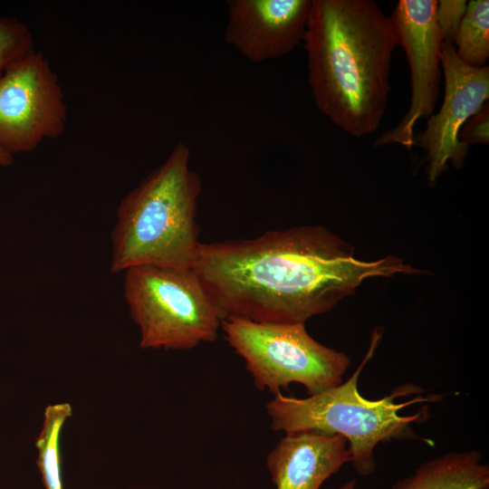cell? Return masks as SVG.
Listing matches in <instances>:
<instances>
[{
  "label": "cell",
  "mask_w": 489,
  "mask_h": 489,
  "mask_svg": "<svg viewBox=\"0 0 489 489\" xmlns=\"http://www.w3.org/2000/svg\"><path fill=\"white\" fill-rule=\"evenodd\" d=\"M192 268L222 321L260 323H305L368 278L421 273L397 256L358 259L350 244L318 225L200 243Z\"/></svg>",
  "instance_id": "cell-1"
},
{
  "label": "cell",
  "mask_w": 489,
  "mask_h": 489,
  "mask_svg": "<svg viewBox=\"0 0 489 489\" xmlns=\"http://www.w3.org/2000/svg\"><path fill=\"white\" fill-rule=\"evenodd\" d=\"M318 110L355 138L373 133L386 112L394 24L372 0H312L303 36Z\"/></svg>",
  "instance_id": "cell-2"
},
{
  "label": "cell",
  "mask_w": 489,
  "mask_h": 489,
  "mask_svg": "<svg viewBox=\"0 0 489 489\" xmlns=\"http://www.w3.org/2000/svg\"><path fill=\"white\" fill-rule=\"evenodd\" d=\"M190 149L178 142L156 169L120 201L110 234L112 273L139 265L192 268L199 227L201 178Z\"/></svg>",
  "instance_id": "cell-3"
},
{
  "label": "cell",
  "mask_w": 489,
  "mask_h": 489,
  "mask_svg": "<svg viewBox=\"0 0 489 489\" xmlns=\"http://www.w3.org/2000/svg\"><path fill=\"white\" fill-rule=\"evenodd\" d=\"M381 332L372 335L370 347L350 378L335 387L308 398H294L274 394L266 404V412L274 431L285 435L313 432L326 436L339 435L347 439L355 471L369 475L376 468L374 449L380 442L391 439H421L410 424L423 418V411L401 416L399 411L417 402H434L442 396L417 397L396 403L398 397L419 393L415 385L408 384L379 399H369L360 395L358 380L366 363L371 359Z\"/></svg>",
  "instance_id": "cell-4"
},
{
  "label": "cell",
  "mask_w": 489,
  "mask_h": 489,
  "mask_svg": "<svg viewBox=\"0 0 489 489\" xmlns=\"http://www.w3.org/2000/svg\"><path fill=\"white\" fill-rule=\"evenodd\" d=\"M123 273L140 348L189 350L217 339L222 320L193 268L139 265Z\"/></svg>",
  "instance_id": "cell-5"
},
{
  "label": "cell",
  "mask_w": 489,
  "mask_h": 489,
  "mask_svg": "<svg viewBox=\"0 0 489 489\" xmlns=\"http://www.w3.org/2000/svg\"><path fill=\"white\" fill-rule=\"evenodd\" d=\"M221 328L228 344L245 362L259 390L273 395L292 383L302 385L309 396L343 382L350 364L348 355L322 345L305 323H260L225 319Z\"/></svg>",
  "instance_id": "cell-6"
},
{
  "label": "cell",
  "mask_w": 489,
  "mask_h": 489,
  "mask_svg": "<svg viewBox=\"0 0 489 489\" xmlns=\"http://www.w3.org/2000/svg\"><path fill=\"white\" fill-rule=\"evenodd\" d=\"M67 106L54 71L41 52L11 64L0 76V150L14 156L61 136Z\"/></svg>",
  "instance_id": "cell-7"
},
{
  "label": "cell",
  "mask_w": 489,
  "mask_h": 489,
  "mask_svg": "<svg viewBox=\"0 0 489 489\" xmlns=\"http://www.w3.org/2000/svg\"><path fill=\"white\" fill-rule=\"evenodd\" d=\"M436 0H399L389 16L405 51L410 71L411 99L400 122L382 133L375 145H415L418 120L434 113L439 98L442 37L437 26Z\"/></svg>",
  "instance_id": "cell-8"
},
{
  "label": "cell",
  "mask_w": 489,
  "mask_h": 489,
  "mask_svg": "<svg viewBox=\"0 0 489 489\" xmlns=\"http://www.w3.org/2000/svg\"><path fill=\"white\" fill-rule=\"evenodd\" d=\"M440 61L445 78L442 106L429 116L424 131L415 134V145L418 143L427 151V171L432 184L448 164L458 168L464 163L468 147L459 141V131L489 97L487 65H467L457 56L453 44L444 43Z\"/></svg>",
  "instance_id": "cell-9"
},
{
  "label": "cell",
  "mask_w": 489,
  "mask_h": 489,
  "mask_svg": "<svg viewBox=\"0 0 489 489\" xmlns=\"http://www.w3.org/2000/svg\"><path fill=\"white\" fill-rule=\"evenodd\" d=\"M225 42L244 58L282 57L303 40L312 0H229Z\"/></svg>",
  "instance_id": "cell-10"
},
{
  "label": "cell",
  "mask_w": 489,
  "mask_h": 489,
  "mask_svg": "<svg viewBox=\"0 0 489 489\" xmlns=\"http://www.w3.org/2000/svg\"><path fill=\"white\" fill-rule=\"evenodd\" d=\"M345 437L313 432L287 434L266 457L276 489H320L351 461Z\"/></svg>",
  "instance_id": "cell-11"
},
{
  "label": "cell",
  "mask_w": 489,
  "mask_h": 489,
  "mask_svg": "<svg viewBox=\"0 0 489 489\" xmlns=\"http://www.w3.org/2000/svg\"><path fill=\"white\" fill-rule=\"evenodd\" d=\"M391 489H489V466L480 452H450L422 463Z\"/></svg>",
  "instance_id": "cell-12"
},
{
  "label": "cell",
  "mask_w": 489,
  "mask_h": 489,
  "mask_svg": "<svg viewBox=\"0 0 489 489\" xmlns=\"http://www.w3.org/2000/svg\"><path fill=\"white\" fill-rule=\"evenodd\" d=\"M72 415L68 403L45 408L41 432L35 440L37 465L45 489H63L60 436L66 419Z\"/></svg>",
  "instance_id": "cell-13"
},
{
  "label": "cell",
  "mask_w": 489,
  "mask_h": 489,
  "mask_svg": "<svg viewBox=\"0 0 489 489\" xmlns=\"http://www.w3.org/2000/svg\"><path fill=\"white\" fill-rule=\"evenodd\" d=\"M454 47L457 56L475 68L485 66L489 57V1L473 0L456 33Z\"/></svg>",
  "instance_id": "cell-14"
},
{
  "label": "cell",
  "mask_w": 489,
  "mask_h": 489,
  "mask_svg": "<svg viewBox=\"0 0 489 489\" xmlns=\"http://www.w3.org/2000/svg\"><path fill=\"white\" fill-rule=\"evenodd\" d=\"M34 51L33 34L24 23L0 16V76L11 64Z\"/></svg>",
  "instance_id": "cell-15"
},
{
  "label": "cell",
  "mask_w": 489,
  "mask_h": 489,
  "mask_svg": "<svg viewBox=\"0 0 489 489\" xmlns=\"http://www.w3.org/2000/svg\"><path fill=\"white\" fill-rule=\"evenodd\" d=\"M465 0L437 1L436 17L444 43L453 44L465 13Z\"/></svg>",
  "instance_id": "cell-16"
},
{
  "label": "cell",
  "mask_w": 489,
  "mask_h": 489,
  "mask_svg": "<svg viewBox=\"0 0 489 489\" xmlns=\"http://www.w3.org/2000/svg\"><path fill=\"white\" fill-rule=\"evenodd\" d=\"M458 139L467 147L471 143H488L489 110L487 102L463 125L458 134Z\"/></svg>",
  "instance_id": "cell-17"
},
{
  "label": "cell",
  "mask_w": 489,
  "mask_h": 489,
  "mask_svg": "<svg viewBox=\"0 0 489 489\" xmlns=\"http://www.w3.org/2000/svg\"><path fill=\"white\" fill-rule=\"evenodd\" d=\"M14 156L0 150V166H9L13 163Z\"/></svg>",
  "instance_id": "cell-18"
},
{
  "label": "cell",
  "mask_w": 489,
  "mask_h": 489,
  "mask_svg": "<svg viewBox=\"0 0 489 489\" xmlns=\"http://www.w3.org/2000/svg\"><path fill=\"white\" fill-rule=\"evenodd\" d=\"M338 489H357L356 480L348 481Z\"/></svg>",
  "instance_id": "cell-19"
}]
</instances>
